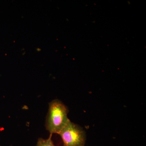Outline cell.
I'll return each mask as SVG.
<instances>
[{"instance_id": "obj_1", "label": "cell", "mask_w": 146, "mask_h": 146, "mask_svg": "<svg viewBox=\"0 0 146 146\" xmlns=\"http://www.w3.org/2000/svg\"><path fill=\"white\" fill-rule=\"evenodd\" d=\"M69 110L61 101L53 100L49 103L46 120V129L50 134H59L70 120L68 118Z\"/></svg>"}, {"instance_id": "obj_2", "label": "cell", "mask_w": 146, "mask_h": 146, "mask_svg": "<svg viewBox=\"0 0 146 146\" xmlns=\"http://www.w3.org/2000/svg\"><path fill=\"white\" fill-rule=\"evenodd\" d=\"M58 134L63 140V146L85 145L86 140L85 131L81 127L70 121Z\"/></svg>"}, {"instance_id": "obj_3", "label": "cell", "mask_w": 146, "mask_h": 146, "mask_svg": "<svg viewBox=\"0 0 146 146\" xmlns=\"http://www.w3.org/2000/svg\"><path fill=\"white\" fill-rule=\"evenodd\" d=\"M52 134H50L49 137L47 139L39 138L36 146H55L52 140Z\"/></svg>"}]
</instances>
